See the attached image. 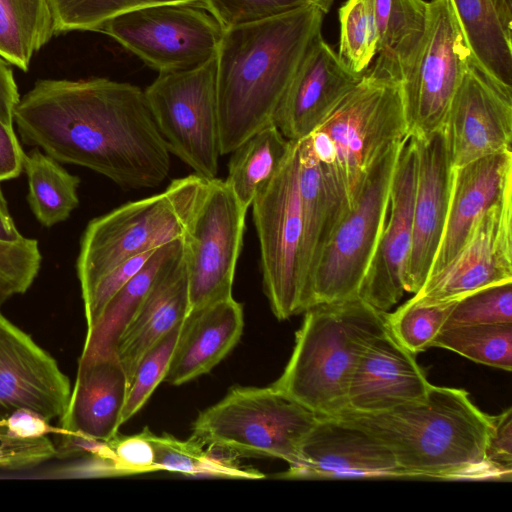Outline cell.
Segmentation results:
<instances>
[{"label": "cell", "instance_id": "34", "mask_svg": "<svg viewBox=\"0 0 512 512\" xmlns=\"http://www.w3.org/2000/svg\"><path fill=\"white\" fill-rule=\"evenodd\" d=\"M338 18V55L352 71L363 74L378 50L374 0H347L339 8Z\"/></svg>", "mask_w": 512, "mask_h": 512}, {"label": "cell", "instance_id": "9", "mask_svg": "<svg viewBox=\"0 0 512 512\" xmlns=\"http://www.w3.org/2000/svg\"><path fill=\"white\" fill-rule=\"evenodd\" d=\"M216 56L183 71L161 72L144 90L170 154L212 180L222 156L216 92Z\"/></svg>", "mask_w": 512, "mask_h": 512}, {"label": "cell", "instance_id": "46", "mask_svg": "<svg viewBox=\"0 0 512 512\" xmlns=\"http://www.w3.org/2000/svg\"><path fill=\"white\" fill-rule=\"evenodd\" d=\"M3 422L11 435L20 438H39L48 436V434L59 435L63 431L61 427H53L49 424V420L29 409L12 412Z\"/></svg>", "mask_w": 512, "mask_h": 512}, {"label": "cell", "instance_id": "18", "mask_svg": "<svg viewBox=\"0 0 512 512\" xmlns=\"http://www.w3.org/2000/svg\"><path fill=\"white\" fill-rule=\"evenodd\" d=\"M417 156L413 237L405 291L417 293L426 281L446 225L454 166L444 128L410 136Z\"/></svg>", "mask_w": 512, "mask_h": 512}, {"label": "cell", "instance_id": "48", "mask_svg": "<svg viewBox=\"0 0 512 512\" xmlns=\"http://www.w3.org/2000/svg\"><path fill=\"white\" fill-rule=\"evenodd\" d=\"M20 100L11 65L0 57V120L13 126L14 110Z\"/></svg>", "mask_w": 512, "mask_h": 512}, {"label": "cell", "instance_id": "37", "mask_svg": "<svg viewBox=\"0 0 512 512\" xmlns=\"http://www.w3.org/2000/svg\"><path fill=\"white\" fill-rule=\"evenodd\" d=\"M181 324L156 342L139 361L129 382L121 425L144 406L157 386L165 379Z\"/></svg>", "mask_w": 512, "mask_h": 512}, {"label": "cell", "instance_id": "50", "mask_svg": "<svg viewBox=\"0 0 512 512\" xmlns=\"http://www.w3.org/2000/svg\"><path fill=\"white\" fill-rule=\"evenodd\" d=\"M496 2L505 26L512 31V0H496Z\"/></svg>", "mask_w": 512, "mask_h": 512}, {"label": "cell", "instance_id": "15", "mask_svg": "<svg viewBox=\"0 0 512 512\" xmlns=\"http://www.w3.org/2000/svg\"><path fill=\"white\" fill-rule=\"evenodd\" d=\"M512 281V190L485 212L457 255L430 275L414 298L456 302L481 288Z\"/></svg>", "mask_w": 512, "mask_h": 512}, {"label": "cell", "instance_id": "14", "mask_svg": "<svg viewBox=\"0 0 512 512\" xmlns=\"http://www.w3.org/2000/svg\"><path fill=\"white\" fill-rule=\"evenodd\" d=\"M443 128L454 168L511 150L512 88L488 75L471 57Z\"/></svg>", "mask_w": 512, "mask_h": 512}, {"label": "cell", "instance_id": "42", "mask_svg": "<svg viewBox=\"0 0 512 512\" xmlns=\"http://www.w3.org/2000/svg\"><path fill=\"white\" fill-rule=\"evenodd\" d=\"M156 249L123 261L82 292L87 332L96 325L109 300L144 266Z\"/></svg>", "mask_w": 512, "mask_h": 512}, {"label": "cell", "instance_id": "12", "mask_svg": "<svg viewBox=\"0 0 512 512\" xmlns=\"http://www.w3.org/2000/svg\"><path fill=\"white\" fill-rule=\"evenodd\" d=\"M246 212L225 180H209L182 237L190 310L232 296Z\"/></svg>", "mask_w": 512, "mask_h": 512}, {"label": "cell", "instance_id": "3", "mask_svg": "<svg viewBox=\"0 0 512 512\" xmlns=\"http://www.w3.org/2000/svg\"><path fill=\"white\" fill-rule=\"evenodd\" d=\"M336 418L378 439L406 477L492 480L484 461L490 415L464 389L431 385L427 394L393 409Z\"/></svg>", "mask_w": 512, "mask_h": 512}, {"label": "cell", "instance_id": "44", "mask_svg": "<svg viewBox=\"0 0 512 512\" xmlns=\"http://www.w3.org/2000/svg\"><path fill=\"white\" fill-rule=\"evenodd\" d=\"M154 434L145 428L131 436H115L108 441L116 475H130L156 471L154 465Z\"/></svg>", "mask_w": 512, "mask_h": 512}, {"label": "cell", "instance_id": "13", "mask_svg": "<svg viewBox=\"0 0 512 512\" xmlns=\"http://www.w3.org/2000/svg\"><path fill=\"white\" fill-rule=\"evenodd\" d=\"M471 57L450 1H429L424 37L401 81L409 136L427 135L444 126Z\"/></svg>", "mask_w": 512, "mask_h": 512}, {"label": "cell", "instance_id": "1", "mask_svg": "<svg viewBox=\"0 0 512 512\" xmlns=\"http://www.w3.org/2000/svg\"><path fill=\"white\" fill-rule=\"evenodd\" d=\"M14 122L24 144L122 188L156 187L170 171V153L144 90L127 82L38 80L20 98Z\"/></svg>", "mask_w": 512, "mask_h": 512}, {"label": "cell", "instance_id": "43", "mask_svg": "<svg viewBox=\"0 0 512 512\" xmlns=\"http://www.w3.org/2000/svg\"><path fill=\"white\" fill-rule=\"evenodd\" d=\"M3 420H0V469L31 468L56 457V446L48 436L39 438L13 436L6 430Z\"/></svg>", "mask_w": 512, "mask_h": 512}, {"label": "cell", "instance_id": "4", "mask_svg": "<svg viewBox=\"0 0 512 512\" xmlns=\"http://www.w3.org/2000/svg\"><path fill=\"white\" fill-rule=\"evenodd\" d=\"M304 312L291 357L271 386L319 417H336L347 408L361 353L388 329L386 312L359 296L317 304Z\"/></svg>", "mask_w": 512, "mask_h": 512}, {"label": "cell", "instance_id": "8", "mask_svg": "<svg viewBox=\"0 0 512 512\" xmlns=\"http://www.w3.org/2000/svg\"><path fill=\"white\" fill-rule=\"evenodd\" d=\"M404 139L379 153L353 206L335 226L308 280L304 311L358 296L385 224L393 172Z\"/></svg>", "mask_w": 512, "mask_h": 512}, {"label": "cell", "instance_id": "41", "mask_svg": "<svg viewBox=\"0 0 512 512\" xmlns=\"http://www.w3.org/2000/svg\"><path fill=\"white\" fill-rule=\"evenodd\" d=\"M156 471L165 470L194 476H210L206 450L198 440L181 441L168 434L153 436Z\"/></svg>", "mask_w": 512, "mask_h": 512}, {"label": "cell", "instance_id": "39", "mask_svg": "<svg viewBox=\"0 0 512 512\" xmlns=\"http://www.w3.org/2000/svg\"><path fill=\"white\" fill-rule=\"evenodd\" d=\"M41 260L35 239L0 240V283L12 295L25 293L39 273Z\"/></svg>", "mask_w": 512, "mask_h": 512}, {"label": "cell", "instance_id": "11", "mask_svg": "<svg viewBox=\"0 0 512 512\" xmlns=\"http://www.w3.org/2000/svg\"><path fill=\"white\" fill-rule=\"evenodd\" d=\"M298 142L272 182L252 202L264 293L278 320L303 312L302 216Z\"/></svg>", "mask_w": 512, "mask_h": 512}, {"label": "cell", "instance_id": "19", "mask_svg": "<svg viewBox=\"0 0 512 512\" xmlns=\"http://www.w3.org/2000/svg\"><path fill=\"white\" fill-rule=\"evenodd\" d=\"M288 478L406 477L389 448L336 417H319L300 447Z\"/></svg>", "mask_w": 512, "mask_h": 512}, {"label": "cell", "instance_id": "35", "mask_svg": "<svg viewBox=\"0 0 512 512\" xmlns=\"http://www.w3.org/2000/svg\"><path fill=\"white\" fill-rule=\"evenodd\" d=\"M454 304L424 303L412 297L394 312H386L388 329L401 346L416 355L432 347Z\"/></svg>", "mask_w": 512, "mask_h": 512}, {"label": "cell", "instance_id": "30", "mask_svg": "<svg viewBox=\"0 0 512 512\" xmlns=\"http://www.w3.org/2000/svg\"><path fill=\"white\" fill-rule=\"evenodd\" d=\"M295 141L288 140L274 123L249 136L230 154L225 180L248 210L286 162Z\"/></svg>", "mask_w": 512, "mask_h": 512}, {"label": "cell", "instance_id": "17", "mask_svg": "<svg viewBox=\"0 0 512 512\" xmlns=\"http://www.w3.org/2000/svg\"><path fill=\"white\" fill-rule=\"evenodd\" d=\"M70 394L55 359L0 312V420L19 409L60 418Z\"/></svg>", "mask_w": 512, "mask_h": 512}, {"label": "cell", "instance_id": "52", "mask_svg": "<svg viewBox=\"0 0 512 512\" xmlns=\"http://www.w3.org/2000/svg\"><path fill=\"white\" fill-rule=\"evenodd\" d=\"M12 294L0 284V307L10 298Z\"/></svg>", "mask_w": 512, "mask_h": 512}, {"label": "cell", "instance_id": "6", "mask_svg": "<svg viewBox=\"0 0 512 512\" xmlns=\"http://www.w3.org/2000/svg\"><path fill=\"white\" fill-rule=\"evenodd\" d=\"M208 184L196 174L178 178L161 193L92 219L76 261L81 292L123 261L181 239Z\"/></svg>", "mask_w": 512, "mask_h": 512}, {"label": "cell", "instance_id": "28", "mask_svg": "<svg viewBox=\"0 0 512 512\" xmlns=\"http://www.w3.org/2000/svg\"><path fill=\"white\" fill-rule=\"evenodd\" d=\"M374 7L378 30V57L372 66L401 82L424 37L428 2L374 0Z\"/></svg>", "mask_w": 512, "mask_h": 512}, {"label": "cell", "instance_id": "23", "mask_svg": "<svg viewBox=\"0 0 512 512\" xmlns=\"http://www.w3.org/2000/svg\"><path fill=\"white\" fill-rule=\"evenodd\" d=\"M129 381L117 355L79 359L67 408L60 417L63 432L108 442L121 426Z\"/></svg>", "mask_w": 512, "mask_h": 512}, {"label": "cell", "instance_id": "25", "mask_svg": "<svg viewBox=\"0 0 512 512\" xmlns=\"http://www.w3.org/2000/svg\"><path fill=\"white\" fill-rule=\"evenodd\" d=\"M189 311L187 273L182 257L157 280L117 342L116 354L129 382L142 356L179 326Z\"/></svg>", "mask_w": 512, "mask_h": 512}, {"label": "cell", "instance_id": "49", "mask_svg": "<svg viewBox=\"0 0 512 512\" xmlns=\"http://www.w3.org/2000/svg\"><path fill=\"white\" fill-rule=\"evenodd\" d=\"M24 236L18 231L10 215L6 199L0 185V240L18 241Z\"/></svg>", "mask_w": 512, "mask_h": 512}, {"label": "cell", "instance_id": "20", "mask_svg": "<svg viewBox=\"0 0 512 512\" xmlns=\"http://www.w3.org/2000/svg\"><path fill=\"white\" fill-rule=\"evenodd\" d=\"M363 74L352 71L320 35L289 84L273 123L290 141L305 138L361 80Z\"/></svg>", "mask_w": 512, "mask_h": 512}, {"label": "cell", "instance_id": "21", "mask_svg": "<svg viewBox=\"0 0 512 512\" xmlns=\"http://www.w3.org/2000/svg\"><path fill=\"white\" fill-rule=\"evenodd\" d=\"M415 356L389 329L373 337L353 371L345 410L375 413L424 397L432 384Z\"/></svg>", "mask_w": 512, "mask_h": 512}, {"label": "cell", "instance_id": "16", "mask_svg": "<svg viewBox=\"0 0 512 512\" xmlns=\"http://www.w3.org/2000/svg\"><path fill=\"white\" fill-rule=\"evenodd\" d=\"M416 178V150L408 135L394 168L385 224L358 293L361 299L382 312H388L406 292Z\"/></svg>", "mask_w": 512, "mask_h": 512}, {"label": "cell", "instance_id": "33", "mask_svg": "<svg viewBox=\"0 0 512 512\" xmlns=\"http://www.w3.org/2000/svg\"><path fill=\"white\" fill-rule=\"evenodd\" d=\"M474 362L511 371L512 323L443 327L432 342Z\"/></svg>", "mask_w": 512, "mask_h": 512}, {"label": "cell", "instance_id": "26", "mask_svg": "<svg viewBox=\"0 0 512 512\" xmlns=\"http://www.w3.org/2000/svg\"><path fill=\"white\" fill-rule=\"evenodd\" d=\"M182 257V238L158 247L144 266L109 300L92 330L86 332L79 359L115 355L123 330L151 288Z\"/></svg>", "mask_w": 512, "mask_h": 512}, {"label": "cell", "instance_id": "2", "mask_svg": "<svg viewBox=\"0 0 512 512\" xmlns=\"http://www.w3.org/2000/svg\"><path fill=\"white\" fill-rule=\"evenodd\" d=\"M324 13L309 4L224 29L216 54L221 154L273 123L279 104L313 42Z\"/></svg>", "mask_w": 512, "mask_h": 512}, {"label": "cell", "instance_id": "32", "mask_svg": "<svg viewBox=\"0 0 512 512\" xmlns=\"http://www.w3.org/2000/svg\"><path fill=\"white\" fill-rule=\"evenodd\" d=\"M54 35L48 0H0V57L27 71Z\"/></svg>", "mask_w": 512, "mask_h": 512}, {"label": "cell", "instance_id": "47", "mask_svg": "<svg viewBox=\"0 0 512 512\" xmlns=\"http://www.w3.org/2000/svg\"><path fill=\"white\" fill-rule=\"evenodd\" d=\"M24 151L14 132L0 120V183L17 178L23 171Z\"/></svg>", "mask_w": 512, "mask_h": 512}, {"label": "cell", "instance_id": "29", "mask_svg": "<svg viewBox=\"0 0 512 512\" xmlns=\"http://www.w3.org/2000/svg\"><path fill=\"white\" fill-rule=\"evenodd\" d=\"M476 64L512 88V31L507 29L496 0H449Z\"/></svg>", "mask_w": 512, "mask_h": 512}, {"label": "cell", "instance_id": "45", "mask_svg": "<svg viewBox=\"0 0 512 512\" xmlns=\"http://www.w3.org/2000/svg\"><path fill=\"white\" fill-rule=\"evenodd\" d=\"M484 461L492 480L510 481L512 477V409L490 415Z\"/></svg>", "mask_w": 512, "mask_h": 512}, {"label": "cell", "instance_id": "22", "mask_svg": "<svg viewBox=\"0 0 512 512\" xmlns=\"http://www.w3.org/2000/svg\"><path fill=\"white\" fill-rule=\"evenodd\" d=\"M511 190V150L454 168L446 225L428 277L457 255L482 215Z\"/></svg>", "mask_w": 512, "mask_h": 512}, {"label": "cell", "instance_id": "27", "mask_svg": "<svg viewBox=\"0 0 512 512\" xmlns=\"http://www.w3.org/2000/svg\"><path fill=\"white\" fill-rule=\"evenodd\" d=\"M297 142L298 187L303 227L301 249L303 308L305 290L312 270L335 226L348 211V207L326 183L306 138Z\"/></svg>", "mask_w": 512, "mask_h": 512}, {"label": "cell", "instance_id": "31", "mask_svg": "<svg viewBox=\"0 0 512 512\" xmlns=\"http://www.w3.org/2000/svg\"><path fill=\"white\" fill-rule=\"evenodd\" d=\"M23 170L28 180L27 201L38 222L50 228L67 220L79 205L80 178L37 147L24 153Z\"/></svg>", "mask_w": 512, "mask_h": 512}, {"label": "cell", "instance_id": "10", "mask_svg": "<svg viewBox=\"0 0 512 512\" xmlns=\"http://www.w3.org/2000/svg\"><path fill=\"white\" fill-rule=\"evenodd\" d=\"M96 32L161 73L192 69L216 56L224 29L201 4L167 2L122 13Z\"/></svg>", "mask_w": 512, "mask_h": 512}, {"label": "cell", "instance_id": "38", "mask_svg": "<svg viewBox=\"0 0 512 512\" xmlns=\"http://www.w3.org/2000/svg\"><path fill=\"white\" fill-rule=\"evenodd\" d=\"M512 323V281L476 290L455 302L443 327Z\"/></svg>", "mask_w": 512, "mask_h": 512}, {"label": "cell", "instance_id": "51", "mask_svg": "<svg viewBox=\"0 0 512 512\" xmlns=\"http://www.w3.org/2000/svg\"><path fill=\"white\" fill-rule=\"evenodd\" d=\"M314 3L326 14L330 11L334 0H314Z\"/></svg>", "mask_w": 512, "mask_h": 512}, {"label": "cell", "instance_id": "5", "mask_svg": "<svg viewBox=\"0 0 512 512\" xmlns=\"http://www.w3.org/2000/svg\"><path fill=\"white\" fill-rule=\"evenodd\" d=\"M406 136L401 82L369 66L305 138L325 181L350 209L379 153Z\"/></svg>", "mask_w": 512, "mask_h": 512}, {"label": "cell", "instance_id": "24", "mask_svg": "<svg viewBox=\"0 0 512 512\" xmlns=\"http://www.w3.org/2000/svg\"><path fill=\"white\" fill-rule=\"evenodd\" d=\"M243 327V307L233 296L190 310L164 381L178 386L208 373L236 346Z\"/></svg>", "mask_w": 512, "mask_h": 512}, {"label": "cell", "instance_id": "36", "mask_svg": "<svg viewBox=\"0 0 512 512\" xmlns=\"http://www.w3.org/2000/svg\"><path fill=\"white\" fill-rule=\"evenodd\" d=\"M167 2L203 5V0H48L54 34L75 30L96 32L103 23L122 13Z\"/></svg>", "mask_w": 512, "mask_h": 512}, {"label": "cell", "instance_id": "7", "mask_svg": "<svg viewBox=\"0 0 512 512\" xmlns=\"http://www.w3.org/2000/svg\"><path fill=\"white\" fill-rule=\"evenodd\" d=\"M314 412L269 387H234L194 421L193 438L239 455L299 462L303 440L318 421Z\"/></svg>", "mask_w": 512, "mask_h": 512}, {"label": "cell", "instance_id": "40", "mask_svg": "<svg viewBox=\"0 0 512 512\" xmlns=\"http://www.w3.org/2000/svg\"><path fill=\"white\" fill-rule=\"evenodd\" d=\"M314 0H203L223 29L279 16Z\"/></svg>", "mask_w": 512, "mask_h": 512}]
</instances>
